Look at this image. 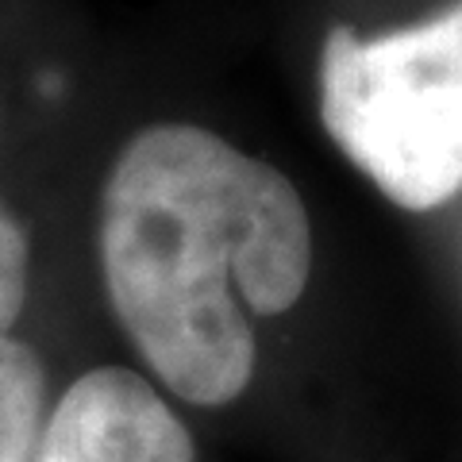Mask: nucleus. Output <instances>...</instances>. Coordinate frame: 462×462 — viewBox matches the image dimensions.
Wrapping results in <instances>:
<instances>
[{
  "label": "nucleus",
  "mask_w": 462,
  "mask_h": 462,
  "mask_svg": "<svg viewBox=\"0 0 462 462\" xmlns=\"http://www.w3.org/2000/svg\"><path fill=\"white\" fill-rule=\"evenodd\" d=\"M27 462H197L170 404L132 370H89L66 389Z\"/></svg>",
  "instance_id": "obj_3"
},
{
  "label": "nucleus",
  "mask_w": 462,
  "mask_h": 462,
  "mask_svg": "<svg viewBox=\"0 0 462 462\" xmlns=\"http://www.w3.org/2000/svg\"><path fill=\"white\" fill-rule=\"evenodd\" d=\"M27 297V239L0 208V462H27L42 428L47 374L27 343L12 339Z\"/></svg>",
  "instance_id": "obj_4"
},
{
  "label": "nucleus",
  "mask_w": 462,
  "mask_h": 462,
  "mask_svg": "<svg viewBox=\"0 0 462 462\" xmlns=\"http://www.w3.org/2000/svg\"><path fill=\"white\" fill-rule=\"evenodd\" d=\"M112 309L173 393L227 404L254 374L247 312L297 305L312 227L293 181L193 124H154L100 197Z\"/></svg>",
  "instance_id": "obj_1"
},
{
  "label": "nucleus",
  "mask_w": 462,
  "mask_h": 462,
  "mask_svg": "<svg viewBox=\"0 0 462 462\" xmlns=\"http://www.w3.org/2000/svg\"><path fill=\"white\" fill-rule=\"evenodd\" d=\"M320 116L351 162L409 212L462 189V0L378 39L331 27Z\"/></svg>",
  "instance_id": "obj_2"
}]
</instances>
